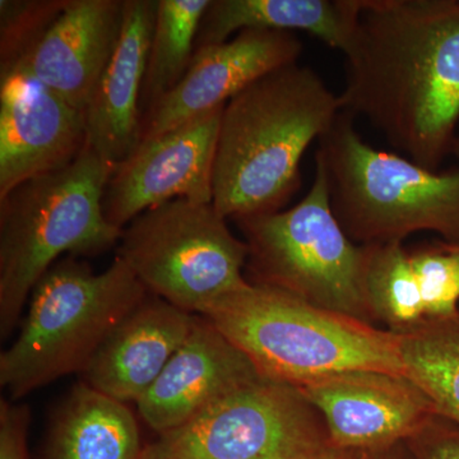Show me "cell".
Masks as SVG:
<instances>
[{
    "label": "cell",
    "mask_w": 459,
    "mask_h": 459,
    "mask_svg": "<svg viewBox=\"0 0 459 459\" xmlns=\"http://www.w3.org/2000/svg\"><path fill=\"white\" fill-rule=\"evenodd\" d=\"M159 0H124L122 35L86 108L87 146L117 165L142 141L141 93Z\"/></svg>",
    "instance_id": "cell-16"
},
{
    "label": "cell",
    "mask_w": 459,
    "mask_h": 459,
    "mask_svg": "<svg viewBox=\"0 0 459 459\" xmlns=\"http://www.w3.org/2000/svg\"><path fill=\"white\" fill-rule=\"evenodd\" d=\"M142 452L126 404L82 382L54 416L42 459H140Z\"/></svg>",
    "instance_id": "cell-19"
},
{
    "label": "cell",
    "mask_w": 459,
    "mask_h": 459,
    "mask_svg": "<svg viewBox=\"0 0 459 459\" xmlns=\"http://www.w3.org/2000/svg\"><path fill=\"white\" fill-rule=\"evenodd\" d=\"M119 256L95 273L74 255L39 281L20 334L0 355V385L13 400L72 373H83L105 338L147 298Z\"/></svg>",
    "instance_id": "cell-6"
},
{
    "label": "cell",
    "mask_w": 459,
    "mask_h": 459,
    "mask_svg": "<svg viewBox=\"0 0 459 459\" xmlns=\"http://www.w3.org/2000/svg\"><path fill=\"white\" fill-rule=\"evenodd\" d=\"M65 0L0 2V74L30 53L65 8Z\"/></svg>",
    "instance_id": "cell-24"
},
{
    "label": "cell",
    "mask_w": 459,
    "mask_h": 459,
    "mask_svg": "<svg viewBox=\"0 0 459 459\" xmlns=\"http://www.w3.org/2000/svg\"><path fill=\"white\" fill-rule=\"evenodd\" d=\"M87 147L83 111L23 71L0 74V198Z\"/></svg>",
    "instance_id": "cell-13"
},
{
    "label": "cell",
    "mask_w": 459,
    "mask_h": 459,
    "mask_svg": "<svg viewBox=\"0 0 459 459\" xmlns=\"http://www.w3.org/2000/svg\"><path fill=\"white\" fill-rule=\"evenodd\" d=\"M223 108L193 117L152 141L142 142L115 165L104 212L123 230L138 214L177 198L213 204V169Z\"/></svg>",
    "instance_id": "cell-10"
},
{
    "label": "cell",
    "mask_w": 459,
    "mask_h": 459,
    "mask_svg": "<svg viewBox=\"0 0 459 459\" xmlns=\"http://www.w3.org/2000/svg\"><path fill=\"white\" fill-rule=\"evenodd\" d=\"M452 153L453 155L457 156L459 159V138H457V140H455V146H453Z\"/></svg>",
    "instance_id": "cell-29"
},
{
    "label": "cell",
    "mask_w": 459,
    "mask_h": 459,
    "mask_svg": "<svg viewBox=\"0 0 459 459\" xmlns=\"http://www.w3.org/2000/svg\"><path fill=\"white\" fill-rule=\"evenodd\" d=\"M404 444L415 459H459V424L434 413Z\"/></svg>",
    "instance_id": "cell-25"
},
{
    "label": "cell",
    "mask_w": 459,
    "mask_h": 459,
    "mask_svg": "<svg viewBox=\"0 0 459 459\" xmlns=\"http://www.w3.org/2000/svg\"><path fill=\"white\" fill-rule=\"evenodd\" d=\"M398 336L406 377L430 397L437 413L459 424V312L425 318Z\"/></svg>",
    "instance_id": "cell-20"
},
{
    "label": "cell",
    "mask_w": 459,
    "mask_h": 459,
    "mask_svg": "<svg viewBox=\"0 0 459 459\" xmlns=\"http://www.w3.org/2000/svg\"><path fill=\"white\" fill-rule=\"evenodd\" d=\"M331 446L325 419L301 392L262 377L159 435L140 459H312Z\"/></svg>",
    "instance_id": "cell-9"
},
{
    "label": "cell",
    "mask_w": 459,
    "mask_h": 459,
    "mask_svg": "<svg viewBox=\"0 0 459 459\" xmlns=\"http://www.w3.org/2000/svg\"><path fill=\"white\" fill-rule=\"evenodd\" d=\"M123 20L124 0H65L40 40L5 72L31 74L84 113L117 49Z\"/></svg>",
    "instance_id": "cell-15"
},
{
    "label": "cell",
    "mask_w": 459,
    "mask_h": 459,
    "mask_svg": "<svg viewBox=\"0 0 459 459\" xmlns=\"http://www.w3.org/2000/svg\"><path fill=\"white\" fill-rule=\"evenodd\" d=\"M210 4L211 0H159L142 86V122L188 72L199 26Z\"/></svg>",
    "instance_id": "cell-21"
},
{
    "label": "cell",
    "mask_w": 459,
    "mask_h": 459,
    "mask_svg": "<svg viewBox=\"0 0 459 459\" xmlns=\"http://www.w3.org/2000/svg\"><path fill=\"white\" fill-rule=\"evenodd\" d=\"M195 319V314L148 294L105 338L83 370V382L114 400L137 403L189 336Z\"/></svg>",
    "instance_id": "cell-17"
},
{
    "label": "cell",
    "mask_w": 459,
    "mask_h": 459,
    "mask_svg": "<svg viewBox=\"0 0 459 459\" xmlns=\"http://www.w3.org/2000/svg\"><path fill=\"white\" fill-rule=\"evenodd\" d=\"M361 0H211L199 26L195 48L221 44L247 29L304 31L332 49H347Z\"/></svg>",
    "instance_id": "cell-18"
},
{
    "label": "cell",
    "mask_w": 459,
    "mask_h": 459,
    "mask_svg": "<svg viewBox=\"0 0 459 459\" xmlns=\"http://www.w3.org/2000/svg\"><path fill=\"white\" fill-rule=\"evenodd\" d=\"M117 255L148 294L199 316L246 286V241L230 231L213 204L172 199L123 229Z\"/></svg>",
    "instance_id": "cell-8"
},
{
    "label": "cell",
    "mask_w": 459,
    "mask_h": 459,
    "mask_svg": "<svg viewBox=\"0 0 459 459\" xmlns=\"http://www.w3.org/2000/svg\"><path fill=\"white\" fill-rule=\"evenodd\" d=\"M303 50L294 33L262 29L243 30L231 40L195 48L180 83L144 115L141 143L225 107L264 75L298 63Z\"/></svg>",
    "instance_id": "cell-12"
},
{
    "label": "cell",
    "mask_w": 459,
    "mask_h": 459,
    "mask_svg": "<svg viewBox=\"0 0 459 459\" xmlns=\"http://www.w3.org/2000/svg\"><path fill=\"white\" fill-rule=\"evenodd\" d=\"M262 377L246 352L197 316L189 336L137 402L138 411L153 431L168 434Z\"/></svg>",
    "instance_id": "cell-14"
},
{
    "label": "cell",
    "mask_w": 459,
    "mask_h": 459,
    "mask_svg": "<svg viewBox=\"0 0 459 459\" xmlns=\"http://www.w3.org/2000/svg\"><path fill=\"white\" fill-rule=\"evenodd\" d=\"M115 165L89 146L72 164L0 198V336L7 338L39 281L60 255L92 256L119 244L104 195Z\"/></svg>",
    "instance_id": "cell-4"
},
{
    "label": "cell",
    "mask_w": 459,
    "mask_h": 459,
    "mask_svg": "<svg viewBox=\"0 0 459 459\" xmlns=\"http://www.w3.org/2000/svg\"><path fill=\"white\" fill-rule=\"evenodd\" d=\"M202 316L246 352L263 376L289 385L349 370L406 376L398 334L273 287L247 281Z\"/></svg>",
    "instance_id": "cell-3"
},
{
    "label": "cell",
    "mask_w": 459,
    "mask_h": 459,
    "mask_svg": "<svg viewBox=\"0 0 459 459\" xmlns=\"http://www.w3.org/2000/svg\"><path fill=\"white\" fill-rule=\"evenodd\" d=\"M364 292L374 323L403 333L425 319L418 277L403 243L364 246Z\"/></svg>",
    "instance_id": "cell-22"
},
{
    "label": "cell",
    "mask_w": 459,
    "mask_h": 459,
    "mask_svg": "<svg viewBox=\"0 0 459 459\" xmlns=\"http://www.w3.org/2000/svg\"><path fill=\"white\" fill-rule=\"evenodd\" d=\"M29 425V407L4 400L0 402V459H30Z\"/></svg>",
    "instance_id": "cell-26"
},
{
    "label": "cell",
    "mask_w": 459,
    "mask_h": 459,
    "mask_svg": "<svg viewBox=\"0 0 459 459\" xmlns=\"http://www.w3.org/2000/svg\"><path fill=\"white\" fill-rule=\"evenodd\" d=\"M424 303L425 318L459 312V247L437 241L409 250Z\"/></svg>",
    "instance_id": "cell-23"
},
{
    "label": "cell",
    "mask_w": 459,
    "mask_h": 459,
    "mask_svg": "<svg viewBox=\"0 0 459 459\" xmlns=\"http://www.w3.org/2000/svg\"><path fill=\"white\" fill-rule=\"evenodd\" d=\"M312 459H370V452L340 448L332 444L325 451Z\"/></svg>",
    "instance_id": "cell-27"
},
{
    "label": "cell",
    "mask_w": 459,
    "mask_h": 459,
    "mask_svg": "<svg viewBox=\"0 0 459 459\" xmlns=\"http://www.w3.org/2000/svg\"><path fill=\"white\" fill-rule=\"evenodd\" d=\"M235 222L247 247L250 283L376 325L364 292L365 247L347 237L332 212L318 166L312 188L294 207Z\"/></svg>",
    "instance_id": "cell-7"
},
{
    "label": "cell",
    "mask_w": 459,
    "mask_h": 459,
    "mask_svg": "<svg viewBox=\"0 0 459 459\" xmlns=\"http://www.w3.org/2000/svg\"><path fill=\"white\" fill-rule=\"evenodd\" d=\"M342 110L309 66L264 75L223 108L213 205L226 220L279 212L301 186L300 162Z\"/></svg>",
    "instance_id": "cell-2"
},
{
    "label": "cell",
    "mask_w": 459,
    "mask_h": 459,
    "mask_svg": "<svg viewBox=\"0 0 459 459\" xmlns=\"http://www.w3.org/2000/svg\"><path fill=\"white\" fill-rule=\"evenodd\" d=\"M316 166L325 172L332 212L358 246L403 243L431 231L459 247L458 168L428 170L377 150L343 110L319 138Z\"/></svg>",
    "instance_id": "cell-5"
},
{
    "label": "cell",
    "mask_w": 459,
    "mask_h": 459,
    "mask_svg": "<svg viewBox=\"0 0 459 459\" xmlns=\"http://www.w3.org/2000/svg\"><path fill=\"white\" fill-rule=\"evenodd\" d=\"M295 386L319 411L340 448L373 452L404 443L437 412L409 377L385 371H341Z\"/></svg>",
    "instance_id": "cell-11"
},
{
    "label": "cell",
    "mask_w": 459,
    "mask_h": 459,
    "mask_svg": "<svg viewBox=\"0 0 459 459\" xmlns=\"http://www.w3.org/2000/svg\"><path fill=\"white\" fill-rule=\"evenodd\" d=\"M370 459H415L411 455L406 444L398 443L386 448L370 452Z\"/></svg>",
    "instance_id": "cell-28"
},
{
    "label": "cell",
    "mask_w": 459,
    "mask_h": 459,
    "mask_svg": "<svg viewBox=\"0 0 459 459\" xmlns=\"http://www.w3.org/2000/svg\"><path fill=\"white\" fill-rule=\"evenodd\" d=\"M342 110L428 170L451 155L459 122V0H361Z\"/></svg>",
    "instance_id": "cell-1"
}]
</instances>
